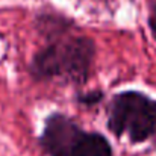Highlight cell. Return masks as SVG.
Segmentation results:
<instances>
[{
    "mask_svg": "<svg viewBox=\"0 0 156 156\" xmlns=\"http://www.w3.org/2000/svg\"><path fill=\"white\" fill-rule=\"evenodd\" d=\"M108 130L117 138L126 136L132 144H141L156 135V100L127 90L111 97L106 108Z\"/></svg>",
    "mask_w": 156,
    "mask_h": 156,
    "instance_id": "cell-2",
    "label": "cell"
},
{
    "mask_svg": "<svg viewBox=\"0 0 156 156\" xmlns=\"http://www.w3.org/2000/svg\"><path fill=\"white\" fill-rule=\"evenodd\" d=\"M40 144L49 156H114L106 136L100 132L85 130L61 112L46 117Z\"/></svg>",
    "mask_w": 156,
    "mask_h": 156,
    "instance_id": "cell-3",
    "label": "cell"
},
{
    "mask_svg": "<svg viewBox=\"0 0 156 156\" xmlns=\"http://www.w3.org/2000/svg\"><path fill=\"white\" fill-rule=\"evenodd\" d=\"M96 44L90 37H55L34 55L30 76L38 82L83 85L93 71Z\"/></svg>",
    "mask_w": 156,
    "mask_h": 156,
    "instance_id": "cell-1",
    "label": "cell"
},
{
    "mask_svg": "<svg viewBox=\"0 0 156 156\" xmlns=\"http://www.w3.org/2000/svg\"><path fill=\"white\" fill-rule=\"evenodd\" d=\"M77 102L87 108H91L94 105L100 103L103 100V93L102 91H90V93H85V94H77Z\"/></svg>",
    "mask_w": 156,
    "mask_h": 156,
    "instance_id": "cell-4",
    "label": "cell"
},
{
    "mask_svg": "<svg viewBox=\"0 0 156 156\" xmlns=\"http://www.w3.org/2000/svg\"><path fill=\"white\" fill-rule=\"evenodd\" d=\"M149 29H150V34L153 37V40L156 41V3L152 8V12L149 15Z\"/></svg>",
    "mask_w": 156,
    "mask_h": 156,
    "instance_id": "cell-5",
    "label": "cell"
}]
</instances>
